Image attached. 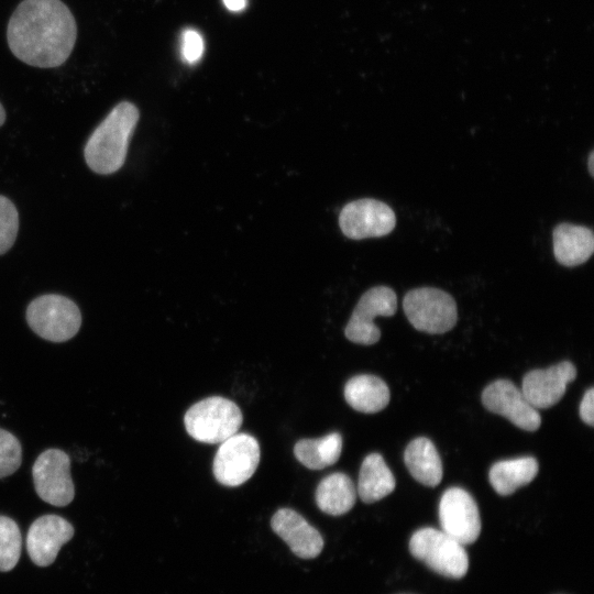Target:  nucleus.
<instances>
[{
	"instance_id": "1",
	"label": "nucleus",
	"mask_w": 594,
	"mask_h": 594,
	"mask_svg": "<svg viewBox=\"0 0 594 594\" xmlns=\"http://www.w3.org/2000/svg\"><path fill=\"white\" fill-rule=\"evenodd\" d=\"M76 37L75 18L62 0H23L7 28L13 55L40 68L63 65L73 52Z\"/></svg>"
},
{
	"instance_id": "2",
	"label": "nucleus",
	"mask_w": 594,
	"mask_h": 594,
	"mask_svg": "<svg viewBox=\"0 0 594 594\" xmlns=\"http://www.w3.org/2000/svg\"><path fill=\"white\" fill-rule=\"evenodd\" d=\"M139 118L140 112L134 103L121 101L92 131L85 144L84 157L94 173L110 175L124 165Z\"/></svg>"
},
{
	"instance_id": "3",
	"label": "nucleus",
	"mask_w": 594,
	"mask_h": 594,
	"mask_svg": "<svg viewBox=\"0 0 594 594\" xmlns=\"http://www.w3.org/2000/svg\"><path fill=\"white\" fill-rule=\"evenodd\" d=\"M243 416L235 403L211 396L194 404L184 416L187 433L204 443H221L242 425Z\"/></svg>"
},
{
	"instance_id": "4",
	"label": "nucleus",
	"mask_w": 594,
	"mask_h": 594,
	"mask_svg": "<svg viewBox=\"0 0 594 594\" xmlns=\"http://www.w3.org/2000/svg\"><path fill=\"white\" fill-rule=\"evenodd\" d=\"M25 318L35 334L51 342H65L74 338L81 326L78 306L59 294H44L34 298L28 305Z\"/></svg>"
},
{
	"instance_id": "5",
	"label": "nucleus",
	"mask_w": 594,
	"mask_h": 594,
	"mask_svg": "<svg viewBox=\"0 0 594 594\" xmlns=\"http://www.w3.org/2000/svg\"><path fill=\"white\" fill-rule=\"evenodd\" d=\"M411 554L436 573L461 579L469 569L464 546L441 529L425 527L415 531L409 540Z\"/></svg>"
},
{
	"instance_id": "6",
	"label": "nucleus",
	"mask_w": 594,
	"mask_h": 594,
	"mask_svg": "<svg viewBox=\"0 0 594 594\" xmlns=\"http://www.w3.org/2000/svg\"><path fill=\"white\" fill-rule=\"evenodd\" d=\"M403 308L415 329L430 334L450 331L458 320L453 297L435 287L409 290L404 297Z\"/></svg>"
},
{
	"instance_id": "7",
	"label": "nucleus",
	"mask_w": 594,
	"mask_h": 594,
	"mask_svg": "<svg viewBox=\"0 0 594 594\" xmlns=\"http://www.w3.org/2000/svg\"><path fill=\"white\" fill-rule=\"evenodd\" d=\"M34 488L38 497L57 507L70 504L75 497V486L70 476V459L61 450L51 448L43 451L32 466Z\"/></svg>"
},
{
	"instance_id": "8",
	"label": "nucleus",
	"mask_w": 594,
	"mask_h": 594,
	"mask_svg": "<svg viewBox=\"0 0 594 594\" xmlns=\"http://www.w3.org/2000/svg\"><path fill=\"white\" fill-rule=\"evenodd\" d=\"M261 457L257 440L249 433H234L219 447L213 459V475L226 486H239L255 472Z\"/></svg>"
},
{
	"instance_id": "9",
	"label": "nucleus",
	"mask_w": 594,
	"mask_h": 594,
	"mask_svg": "<svg viewBox=\"0 0 594 594\" xmlns=\"http://www.w3.org/2000/svg\"><path fill=\"white\" fill-rule=\"evenodd\" d=\"M397 310V296L388 286H375L366 290L356 304L344 330L345 337L359 344L371 345L381 338L374 323L376 317H391Z\"/></svg>"
},
{
	"instance_id": "10",
	"label": "nucleus",
	"mask_w": 594,
	"mask_h": 594,
	"mask_svg": "<svg viewBox=\"0 0 594 594\" xmlns=\"http://www.w3.org/2000/svg\"><path fill=\"white\" fill-rule=\"evenodd\" d=\"M342 233L353 240L378 238L391 233L396 216L385 202L364 198L346 204L339 215Z\"/></svg>"
},
{
	"instance_id": "11",
	"label": "nucleus",
	"mask_w": 594,
	"mask_h": 594,
	"mask_svg": "<svg viewBox=\"0 0 594 594\" xmlns=\"http://www.w3.org/2000/svg\"><path fill=\"white\" fill-rule=\"evenodd\" d=\"M441 530L463 546L473 543L481 534V518L474 498L461 487H450L439 503Z\"/></svg>"
},
{
	"instance_id": "12",
	"label": "nucleus",
	"mask_w": 594,
	"mask_h": 594,
	"mask_svg": "<svg viewBox=\"0 0 594 594\" xmlns=\"http://www.w3.org/2000/svg\"><path fill=\"white\" fill-rule=\"evenodd\" d=\"M482 403L487 410L507 418L520 429L535 431L541 425L538 410L508 380H497L487 385L482 393Z\"/></svg>"
},
{
	"instance_id": "13",
	"label": "nucleus",
	"mask_w": 594,
	"mask_h": 594,
	"mask_svg": "<svg viewBox=\"0 0 594 594\" xmlns=\"http://www.w3.org/2000/svg\"><path fill=\"white\" fill-rule=\"evenodd\" d=\"M75 534L73 525L65 518L48 514L36 518L26 535V550L32 562L38 566L51 565L63 544Z\"/></svg>"
},
{
	"instance_id": "14",
	"label": "nucleus",
	"mask_w": 594,
	"mask_h": 594,
	"mask_svg": "<svg viewBox=\"0 0 594 594\" xmlns=\"http://www.w3.org/2000/svg\"><path fill=\"white\" fill-rule=\"evenodd\" d=\"M575 377V366L570 361H563L528 372L522 378L521 392L536 409L549 408L563 397L569 383Z\"/></svg>"
},
{
	"instance_id": "15",
	"label": "nucleus",
	"mask_w": 594,
	"mask_h": 594,
	"mask_svg": "<svg viewBox=\"0 0 594 594\" xmlns=\"http://www.w3.org/2000/svg\"><path fill=\"white\" fill-rule=\"evenodd\" d=\"M271 527L298 558L314 559L323 549L321 534L294 509H277L271 518Z\"/></svg>"
},
{
	"instance_id": "16",
	"label": "nucleus",
	"mask_w": 594,
	"mask_h": 594,
	"mask_svg": "<svg viewBox=\"0 0 594 594\" xmlns=\"http://www.w3.org/2000/svg\"><path fill=\"white\" fill-rule=\"evenodd\" d=\"M552 241L556 260L568 267L585 263L594 251L593 231L583 226L559 223L553 229Z\"/></svg>"
},
{
	"instance_id": "17",
	"label": "nucleus",
	"mask_w": 594,
	"mask_h": 594,
	"mask_svg": "<svg viewBox=\"0 0 594 594\" xmlns=\"http://www.w3.org/2000/svg\"><path fill=\"white\" fill-rule=\"evenodd\" d=\"M387 384L377 376L362 374L353 376L344 387V398L355 410L374 414L383 410L389 403Z\"/></svg>"
},
{
	"instance_id": "18",
	"label": "nucleus",
	"mask_w": 594,
	"mask_h": 594,
	"mask_svg": "<svg viewBox=\"0 0 594 594\" xmlns=\"http://www.w3.org/2000/svg\"><path fill=\"white\" fill-rule=\"evenodd\" d=\"M405 464L419 483L437 486L442 480V462L435 444L425 437L414 439L404 452Z\"/></svg>"
},
{
	"instance_id": "19",
	"label": "nucleus",
	"mask_w": 594,
	"mask_h": 594,
	"mask_svg": "<svg viewBox=\"0 0 594 594\" xmlns=\"http://www.w3.org/2000/svg\"><path fill=\"white\" fill-rule=\"evenodd\" d=\"M315 498L321 512L331 516H340L354 506L356 488L346 474L337 472L320 481Z\"/></svg>"
},
{
	"instance_id": "20",
	"label": "nucleus",
	"mask_w": 594,
	"mask_h": 594,
	"mask_svg": "<svg viewBox=\"0 0 594 594\" xmlns=\"http://www.w3.org/2000/svg\"><path fill=\"white\" fill-rule=\"evenodd\" d=\"M538 470V462L532 457L503 460L492 465L488 479L497 494L507 496L529 484L536 477Z\"/></svg>"
},
{
	"instance_id": "21",
	"label": "nucleus",
	"mask_w": 594,
	"mask_h": 594,
	"mask_svg": "<svg viewBox=\"0 0 594 594\" xmlns=\"http://www.w3.org/2000/svg\"><path fill=\"white\" fill-rule=\"evenodd\" d=\"M396 481L378 453L366 455L361 464L358 494L362 502H377L395 490Z\"/></svg>"
},
{
	"instance_id": "22",
	"label": "nucleus",
	"mask_w": 594,
	"mask_h": 594,
	"mask_svg": "<svg viewBox=\"0 0 594 594\" xmlns=\"http://www.w3.org/2000/svg\"><path fill=\"white\" fill-rule=\"evenodd\" d=\"M342 437L332 432L317 439H301L294 447L296 459L310 470H321L334 464L341 454Z\"/></svg>"
},
{
	"instance_id": "23",
	"label": "nucleus",
	"mask_w": 594,
	"mask_h": 594,
	"mask_svg": "<svg viewBox=\"0 0 594 594\" xmlns=\"http://www.w3.org/2000/svg\"><path fill=\"white\" fill-rule=\"evenodd\" d=\"M22 537L18 524L10 517L0 515V571L12 570L21 554Z\"/></svg>"
},
{
	"instance_id": "24",
	"label": "nucleus",
	"mask_w": 594,
	"mask_h": 594,
	"mask_svg": "<svg viewBox=\"0 0 594 594\" xmlns=\"http://www.w3.org/2000/svg\"><path fill=\"white\" fill-rule=\"evenodd\" d=\"M19 223V212L15 205L8 197L0 195V255L13 246Z\"/></svg>"
},
{
	"instance_id": "25",
	"label": "nucleus",
	"mask_w": 594,
	"mask_h": 594,
	"mask_svg": "<svg viewBox=\"0 0 594 594\" xmlns=\"http://www.w3.org/2000/svg\"><path fill=\"white\" fill-rule=\"evenodd\" d=\"M22 463V447L10 431L0 428V479L13 474Z\"/></svg>"
},
{
	"instance_id": "26",
	"label": "nucleus",
	"mask_w": 594,
	"mask_h": 594,
	"mask_svg": "<svg viewBox=\"0 0 594 594\" xmlns=\"http://www.w3.org/2000/svg\"><path fill=\"white\" fill-rule=\"evenodd\" d=\"M204 53V40L201 35L193 29L183 32L182 54L186 62L196 63Z\"/></svg>"
},
{
	"instance_id": "27",
	"label": "nucleus",
	"mask_w": 594,
	"mask_h": 594,
	"mask_svg": "<svg viewBox=\"0 0 594 594\" xmlns=\"http://www.w3.org/2000/svg\"><path fill=\"white\" fill-rule=\"evenodd\" d=\"M580 417L588 426L594 425V389L588 388L580 404Z\"/></svg>"
},
{
	"instance_id": "28",
	"label": "nucleus",
	"mask_w": 594,
	"mask_h": 594,
	"mask_svg": "<svg viewBox=\"0 0 594 594\" xmlns=\"http://www.w3.org/2000/svg\"><path fill=\"white\" fill-rule=\"evenodd\" d=\"M226 8L233 12L242 11L246 6V0H222Z\"/></svg>"
},
{
	"instance_id": "29",
	"label": "nucleus",
	"mask_w": 594,
	"mask_h": 594,
	"mask_svg": "<svg viewBox=\"0 0 594 594\" xmlns=\"http://www.w3.org/2000/svg\"><path fill=\"white\" fill-rule=\"evenodd\" d=\"M593 161H594V152L591 151L590 155H588V160H587V167H588V172L590 174L593 176L594 175V170H593Z\"/></svg>"
},
{
	"instance_id": "30",
	"label": "nucleus",
	"mask_w": 594,
	"mask_h": 594,
	"mask_svg": "<svg viewBox=\"0 0 594 594\" xmlns=\"http://www.w3.org/2000/svg\"><path fill=\"white\" fill-rule=\"evenodd\" d=\"M6 110L3 108V106L1 105L0 102V127L3 125L4 121H6Z\"/></svg>"
}]
</instances>
